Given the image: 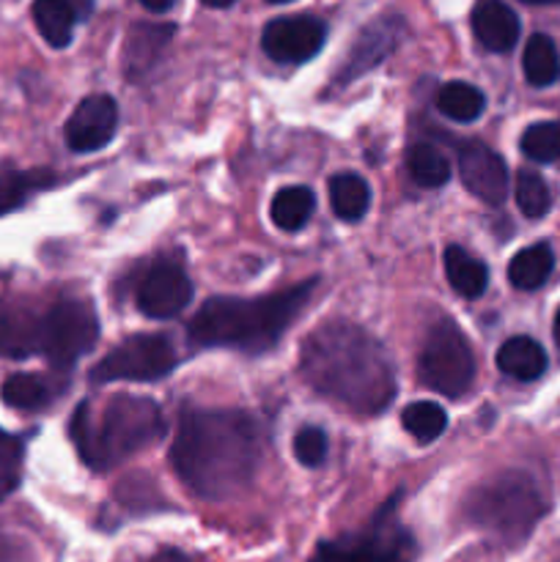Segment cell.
<instances>
[{"mask_svg":"<svg viewBox=\"0 0 560 562\" xmlns=\"http://www.w3.org/2000/svg\"><path fill=\"white\" fill-rule=\"evenodd\" d=\"M522 66H525V77L530 86L547 88L560 77V55L558 47L544 33H533L525 44V55H522Z\"/></svg>","mask_w":560,"mask_h":562,"instance_id":"cb8c5ba5","label":"cell"},{"mask_svg":"<svg viewBox=\"0 0 560 562\" xmlns=\"http://www.w3.org/2000/svg\"><path fill=\"white\" fill-rule=\"evenodd\" d=\"M313 212H316V198H313V192L307 187H283L272 198V206H269L272 223L280 231H289V234L305 228Z\"/></svg>","mask_w":560,"mask_h":562,"instance_id":"603a6c76","label":"cell"},{"mask_svg":"<svg viewBox=\"0 0 560 562\" xmlns=\"http://www.w3.org/2000/svg\"><path fill=\"white\" fill-rule=\"evenodd\" d=\"M464 510L472 525L514 547L530 536L538 516L544 514V499L533 477L522 472H503L478 486L467 497Z\"/></svg>","mask_w":560,"mask_h":562,"instance_id":"5b68a950","label":"cell"},{"mask_svg":"<svg viewBox=\"0 0 560 562\" xmlns=\"http://www.w3.org/2000/svg\"><path fill=\"white\" fill-rule=\"evenodd\" d=\"M522 3H533V5H547V3H560V0H522Z\"/></svg>","mask_w":560,"mask_h":562,"instance_id":"f35d334b","label":"cell"},{"mask_svg":"<svg viewBox=\"0 0 560 562\" xmlns=\"http://www.w3.org/2000/svg\"><path fill=\"white\" fill-rule=\"evenodd\" d=\"M555 269V252L547 241L525 247L508 263V280L522 291L541 289Z\"/></svg>","mask_w":560,"mask_h":562,"instance_id":"ffe728a7","label":"cell"},{"mask_svg":"<svg viewBox=\"0 0 560 562\" xmlns=\"http://www.w3.org/2000/svg\"><path fill=\"white\" fill-rule=\"evenodd\" d=\"M401 36H404V20L395 14H384L379 16V20H373L371 25L362 27L355 47H351L349 58L344 60L338 77H335V86H346V82L357 80V77L366 75L368 69L382 64V60L393 53Z\"/></svg>","mask_w":560,"mask_h":562,"instance_id":"5bb4252c","label":"cell"},{"mask_svg":"<svg viewBox=\"0 0 560 562\" xmlns=\"http://www.w3.org/2000/svg\"><path fill=\"white\" fill-rule=\"evenodd\" d=\"M406 168H410L412 181L417 187H426V190H434V187L448 184L450 179V162L439 148L428 146V143H417L412 146L410 157H406Z\"/></svg>","mask_w":560,"mask_h":562,"instance_id":"484cf974","label":"cell"},{"mask_svg":"<svg viewBox=\"0 0 560 562\" xmlns=\"http://www.w3.org/2000/svg\"><path fill=\"white\" fill-rule=\"evenodd\" d=\"M69 434L82 464L91 470H110L157 445L165 437V417L152 398L113 395L99 406V412H93L91 404L77 406Z\"/></svg>","mask_w":560,"mask_h":562,"instance_id":"277c9868","label":"cell"},{"mask_svg":"<svg viewBox=\"0 0 560 562\" xmlns=\"http://www.w3.org/2000/svg\"><path fill=\"white\" fill-rule=\"evenodd\" d=\"M69 3H71V9L77 11V20H80V16H88V14H91L93 0H69Z\"/></svg>","mask_w":560,"mask_h":562,"instance_id":"d590c367","label":"cell"},{"mask_svg":"<svg viewBox=\"0 0 560 562\" xmlns=\"http://www.w3.org/2000/svg\"><path fill=\"white\" fill-rule=\"evenodd\" d=\"M327 27L316 16H278L261 33V47L278 64H305L324 47Z\"/></svg>","mask_w":560,"mask_h":562,"instance_id":"30bf717a","label":"cell"},{"mask_svg":"<svg viewBox=\"0 0 560 562\" xmlns=\"http://www.w3.org/2000/svg\"><path fill=\"white\" fill-rule=\"evenodd\" d=\"M417 373L428 390L445 398H461L470 390L475 379V355L459 324L439 318L428 327L417 357Z\"/></svg>","mask_w":560,"mask_h":562,"instance_id":"8992f818","label":"cell"},{"mask_svg":"<svg viewBox=\"0 0 560 562\" xmlns=\"http://www.w3.org/2000/svg\"><path fill=\"white\" fill-rule=\"evenodd\" d=\"M311 562H415V538L395 519V503L360 532L322 541Z\"/></svg>","mask_w":560,"mask_h":562,"instance_id":"52a82bcc","label":"cell"},{"mask_svg":"<svg viewBox=\"0 0 560 562\" xmlns=\"http://www.w3.org/2000/svg\"><path fill=\"white\" fill-rule=\"evenodd\" d=\"M33 22L49 47H66L75 33L77 11L69 0H36L33 3Z\"/></svg>","mask_w":560,"mask_h":562,"instance_id":"7402d4cb","label":"cell"},{"mask_svg":"<svg viewBox=\"0 0 560 562\" xmlns=\"http://www.w3.org/2000/svg\"><path fill=\"white\" fill-rule=\"evenodd\" d=\"M269 3H291V0H269Z\"/></svg>","mask_w":560,"mask_h":562,"instance_id":"ab89813d","label":"cell"},{"mask_svg":"<svg viewBox=\"0 0 560 562\" xmlns=\"http://www.w3.org/2000/svg\"><path fill=\"white\" fill-rule=\"evenodd\" d=\"M459 176L461 184L489 206H500L508 195V168L503 157L486 143L467 140L459 146Z\"/></svg>","mask_w":560,"mask_h":562,"instance_id":"4fadbf2b","label":"cell"},{"mask_svg":"<svg viewBox=\"0 0 560 562\" xmlns=\"http://www.w3.org/2000/svg\"><path fill=\"white\" fill-rule=\"evenodd\" d=\"M519 146L533 162H555V159H560V121L530 124L522 135Z\"/></svg>","mask_w":560,"mask_h":562,"instance_id":"f546056e","label":"cell"},{"mask_svg":"<svg viewBox=\"0 0 560 562\" xmlns=\"http://www.w3.org/2000/svg\"><path fill=\"white\" fill-rule=\"evenodd\" d=\"M445 274H448L450 289L464 300H478L489 285L486 263L478 261L459 245H450L445 250Z\"/></svg>","mask_w":560,"mask_h":562,"instance_id":"d6986e66","label":"cell"},{"mask_svg":"<svg viewBox=\"0 0 560 562\" xmlns=\"http://www.w3.org/2000/svg\"><path fill=\"white\" fill-rule=\"evenodd\" d=\"M170 36H173V25H148V22H137L124 44V66L126 71H130V77L146 75V71L159 60L163 49L168 47Z\"/></svg>","mask_w":560,"mask_h":562,"instance_id":"e0dca14e","label":"cell"},{"mask_svg":"<svg viewBox=\"0 0 560 562\" xmlns=\"http://www.w3.org/2000/svg\"><path fill=\"white\" fill-rule=\"evenodd\" d=\"M519 16L503 0H478L472 9V33L489 53H508L519 42Z\"/></svg>","mask_w":560,"mask_h":562,"instance_id":"9a60e30c","label":"cell"},{"mask_svg":"<svg viewBox=\"0 0 560 562\" xmlns=\"http://www.w3.org/2000/svg\"><path fill=\"white\" fill-rule=\"evenodd\" d=\"M38 318L42 313L27 305H0V357L25 360L38 351Z\"/></svg>","mask_w":560,"mask_h":562,"instance_id":"2e32d148","label":"cell"},{"mask_svg":"<svg viewBox=\"0 0 560 562\" xmlns=\"http://www.w3.org/2000/svg\"><path fill=\"white\" fill-rule=\"evenodd\" d=\"M552 333H555V340H558V346H560V311H558V316H555Z\"/></svg>","mask_w":560,"mask_h":562,"instance_id":"74e56055","label":"cell"},{"mask_svg":"<svg viewBox=\"0 0 560 562\" xmlns=\"http://www.w3.org/2000/svg\"><path fill=\"white\" fill-rule=\"evenodd\" d=\"M329 206L346 223H357L366 217L371 206V187L357 173H338L329 181Z\"/></svg>","mask_w":560,"mask_h":562,"instance_id":"44dd1931","label":"cell"},{"mask_svg":"<svg viewBox=\"0 0 560 562\" xmlns=\"http://www.w3.org/2000/svg\"><path fill=\"white\" fill-rule=\"evenodd\" d=\"M148 562H190V560H187L181 552H173V549H165V552H159L157 558H152Z\"/></svg>","mask_w":560,"mask_h":562,"instance_id":"e575fe53","label":"cell"},{"mask_svg":"<svg viewBox=\"0 0 560 562\" xmlns=\"http://www.w3.org/2000/svg\"><path fill=\"white\" fill-rule=\"evenodd\" d=\"M99 338V318L88 302L60 300L38 318V351L55 371H69Z\"/></svg>","mask_w":560,"mask_h":562,"instance_id":"ba28073f","label":"cell"},{"mask_svg":"<svg viewBox=\"0 0 560 562\" xmlns=\"http://www.w3.org/2000/svg\"><path fill=\"white\" fill-rule=\"evenodd\" d=\"M119 126V108L108 93L86 97L66 121V146L75 154H93L108 146Z\"/></svg>","mask_w":560,"mask_h":562,"instance_id":"7c38bea8","label":"cell"},{"mask_svg":"<svg viewBox=\"0 0 560 562\" xmlns=\"http://www.w3.org/2000/svg\"><path fill=\"white\" fill-rule=\"evenodd\" d=\"M206 5H212V9H228V5H234L236 0H203Z\"/></svg>","mask_w":560,"mask_h":562,"instance_id":"8d00e7d4","label":"cell"},{"mask_svg":"<svg viewBox=\"0 0 560 562\" xmlns=\"http://www.w3.org/2000/svg\"><path fill=\"white\" fill-rule=\"evenodd\" d=\"M143 9L154 11V14H163V11H168L170 5H173V0H141Z\"/></svg>","mask_w":560,"mask_h":562,"instance_id":"836d02e7","label":"cell"},{"mask_svg":"<svg viewBox=\"0 0 560 562\" xmlns=\"http://www.w3.org/2000/svg\"><path fill=\"white\" fill-rule=\"evenodd\" d=\"M316 291V280L278 291V294L253 296H214L201 305L190 322V340L198 346H225L247 355H264L272 349L294 318L305 311Z\"/></svg>","mask_w":560,"mask_h":562,"instance_id":"3957f363","label":"cell"},{"mask_svg":"<svg viewBox=\"0 0 560 562\" xmlns=\"http://www.w3.org/2000/svg\"><path fill=\"white\" fill-rule=\"evenodd\" d=\"M49 179L36 173H22V170H0V217L16 212L36 190L47 187Z\"/></svg>","mask_w":560,"mask_h":562,"instance_id":"4dcf8cb0","label":"cell"},{"mask_svg":"<svg viewBox=\"0 0 560 562\" xmlns=\"http://www.w3.org/2000/svg\"><path fill=\"white\" fill-rule=\"evenodd\" d=\"M401 423H404V428L417 442L428 445L437 437H443V431L448 428V415L434 401H415V404H410L401 412Z\"/></svg>","mask_w":560,"mask_h":562,"instance_id":"83f0119b","label":"cell"},{"mask_svg":"<svg viewBox=\"0 0 560 562\" xmlns=\"http://www.w3.org/2000/svg\"><path fill=\"white\" fill-rule=\"evenodd\" d=\"M192 300V283L176 261H157L141 278L135 302L143 316L170 318L184 311Z\"/></svg>","mask_w":560,"mask_h":562,"instance_id":"8fae6325","label":"cell"},{"mask_svg":"<svg viewBox=\"0 0 560 562\" xmlns=\"http://www.w3.org/2000/svg\"><path fill=\"white\" fill-rule=\"evenodd\" d=\"M437 108L439 113L448 115L450 121H459V124H470V121L481 119L483 108H486V99L470 82H445L437 93Z\"/></svg>","mask_w":560,"mask_h":562,"instance_id":"d4e9b609","label":"cell"},{"mask_svg":"<svg viewBox=\"0 0 560 562\" xmlns=\"http://www.w3.org/2000/svg\"><path fill=\"white\" fill-rule=\"evenodd\" d=\"M25 445L20 437L0 428V503L20 488Z\"/></svg>","mask_w":560,"mask_h":562,"instance_id":"1f68e13d","label":"cell"},{"mask_svg":"<svg viewBox=\"0 0 560 562\" xmlns=\"http://www.w3.org/2000/svg\"><path fill=\"white\" fill-rule=\"evenodd\" d=\"M176 368V349L165 335H130L91 371L93 384L157 382Z\"/></svg>","mask_w":560,"mask_h":562,"instance_id":"9c48e42d","label":"cell"},{"mask_svg":"<svg viewBox=\"0 0 560 562\" xmlns=\"http://www.w3.org/2000/svg\"><path fill=\"white\" fill-rule=\"evenodd\" d=\"M258 459V426L245 412L187 409L179 417L170 445V464L198 497H234L253 481Z\"/></svg>","mask_w":560,"mask_h":562,"instance_id":"6da1fadb","label":"cell"},{"mask_svg":"<svg viewBox=\"0 0 560 562\" xmlns=\"http://www.w3.org/2000/svg\"><path fill=\"white\" fill-rule=\"evenodd\" d=\"M0 398H3L5 406L20 412H38L49 404L53 393H49L47 382H42L38 376H31V373H14L3 382L0 387Z\"/></svg>","mask_w":560,"mask_h":562,"instance_id":"4316f807","label":"cell"},{"mask_svg":"<svg viewBox=\"0 0 560 562\" xmlns=\"http://www.w3.org/2000/svg\"><path fill=\"white\" fill-rule=\"evenodd\" d=\"M294 456L302 467H318L327 456V434L316 426H302L294 437Z\"/></svg>","mask_w":560,"mask_h":562,"instance_id":"d6a6232c","label":"cell"},{"mask_svg":"<svg viewBox=\"0 0 560 562\" xmlns=\"http://www.w3.org/2000/svg\"><path fill=\"white\" fill-rule=\"evenodd\" d=\"M514 195L519 212L530 220H541L552 209V192H549L547 181L538 173H533V170H519Z\"/></svg>","mask_w":560,"mask_h":562,"instance_id":"f1b7e54d","label":"cell"},{"mask_svg":"<svg viewBox=\"0 0 560 562\" xmlns=\"http://www.w3.org/2000/svg\"><path fill=\"white\" fill-rule=\"evenodd\" d=\"M497 368L516 382H533L547 371V351L527 335L508 338L497 351Z\"/></svg>","mask_w":560,"mask_h":562,"instance_id":"ac0fdd59","label":"cell"},{"mask_svg":"<svg viewBox=\"0 0 560 562\" xmlns=\"http://www.w3.org/2000/svg\"><path fill=\"white\" fill-rule=\"evenodd\" d=\"M300 371L316 393L357 415H379L395 395L388 349L351 322L318 324L302 344Z\"/></svg>","mask_w":560,"mask_h":562,"instance_id":"7a4b0ae2","label":"cell"}]
</instances>
